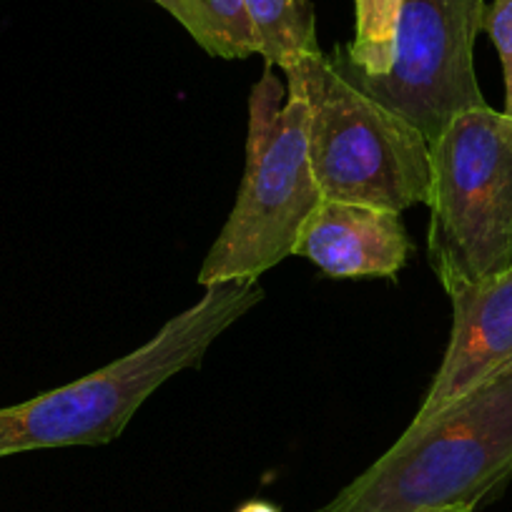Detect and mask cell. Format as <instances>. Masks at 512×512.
Instances as JSON below:
<instances>
[{
    "instance_id": "1",
    "label": "cell",
    "mask_w": 512,
    "mask_h": 512,
    "mask_svg": "<svg viewBox=\"0 0 512 512\" xmlns=\"http://www.w3.org/2000/svg\"><path fill=\"white\" fill-rule=\"evenodd\" d=\"M262 299L259 282L216 284L126 357L26 402L0 407V457L118 440L161 384L201 367L211 344Z\"/></svg>"
},
{
    "instance_id": "2",
    "label": "cell",
    "mask_w": 512,
    "mask_h": 512,
    "mask_svg": "<svg viewBox=\"0 0 512 512\" xmlns=\"http://www.w3.org/2000/svg\"><path fill=\"white\" fill-rule=\"evenodd\" d=\"M512 477V367L425 417L314 512H417L500 495Z\"/></svg>"
},
{
    "instance_id": "3",
    "label": "cell",
    "mask_w": 512,
    "mask_h": 512,
    "mask_svg": "<svg viewBox=\"0 0 512 512\" xmlns=\"http://www.w3.org/2000/svg\"><path fill=\"white\" fill-rule=\"evenodd\" d=\"M322 191L309 161V101L294 76L282 86L267 66L249 96L246 164L236 204L199 269L204 289L254 284L294 256Z\"/></svg>"
},
{
    "instance_id": "4",
    "label": "cell",
    "mask_w": 512,
    "mask_h": 512,
    "mask_svg": "<svg viewBox=\"0 0 512 512\" xmlns=\"http://www.w3.org/2000/svg\"><path fill=\"white\" fill-rule=\"evenodd\" d=\"M427 259L442 289L512 269V116L490 106L430 141Z\"/></svg>"
},
{
    "instance_id": "5",
    "label": "cell",
    "mask_w": 512,
    "mask_h": 512,
    "mask_svg": "<svg viewBox=\"0 0 512 512\" xmlns=\"http://www.w3.org/2000/svg\"><path fill=\"white\" fill-rule=\"evenodd\" d=\"M284 76L309 101V161L322 199L405 211L430 199V141L317 53Z\"/></svg>"
},
{
    "instance_id": "6",
    "label": "cell",
    "mask_w": 512,
    "mask_h": 512,
    "mask_svg": "<svg viewBox=\"0 0 512 512\" xmlns=\"http://www.w3.org/2000/svg\"><path fill=\"white\" fill-rule=\"evenodd\" d=\"M485 11V0H402L390 73L364 78L334 66L435 141L452 118L487 106L475 73Z\"/></svg>"
},
{
    "instance_id": "7",
    "label": "cell",
    "mask_w": 512,
    "mask_h": 512,
    "mask_svg": "<svg viewBox=\"0 0 512 512\" xmlns=\"http://www.w3.org/2000/svg\"><path fill=\"white\" fill-rule=\"evenodd\" d=\"M452 332L415 417H425L512 367V269L447 292Z\"/></svg>"
},
{
    "instance_id": "8",
    "label": "cell",
    "mask_w": 512,
    "mask_h": 512,
    "mask_svg": "<svg viewBox=\"0 0 512 512\" xmlns=\"http://www.w3.org/2000/svg\"><path fill=\"white\" fill-rule=\"evenodd\" d=\"M410 249L400 211L322 199L304 224L294 254L329 279H397Z\"/></svg>"
},
{
    "instance_id": "9",
    "label": "cell",
    "mask_w": 512,
    "mask_h": 512,
    "mask_svg": "<svg viewBox=\"0 0 512 512\" xmlns=\"http://www.w3.org/2000/svg\"><path fill=\"white\" fill-rule=\"evenodd\" d=\"M244 8L256 38V56L269 68L287 73L322 53L309 0H244Z\"/></svg>"
},
{
    "instance_id": "10",
    "label": "cell",
    "mask_w": 512,
    "mask_h": 512,
    "mask_svg": "<svg viewBox=\"0 0 512 512\" xmlns=\"http://www.w3.org/2000/svg\"><path fill=\"white\" fill-rule=\"evenodd\" d=\"M169 11L209 56L244 61L256 53V38L244 0H154Z\"/></svg>"
},
{
    "instance_id": "11",
    "label": "cell",
    "mask_w": 512,
    "mask_h": 512,
    "mask_svg": "<svg viewBox=\"0 0 512 512\" xmlns=\"http://www.w3.org/2000/svg\"><path fill=\"white\" fill-rule=\"evenodd\" d=\"M400 11L402 0H354V38L329 53L332 61L354 76L390 73Z\"/></svg>"
},
{
    "instance_id": "12",
    "label": "cell",
    "mask_w": 512,
    "mask_h": 512,
    "mask_svg": "<svg viewBox=\"0 0 512 512\" xmlns=\"http://www.w3.org/2000/svg\"><path fill=\"white\" fill-rule=\"evenodd\" d=\"M482 31L490 36L505 76V113L512 116V0H492Z\"/></svg>"
},
{
    "instance_id": "13",
    "label": "cell",
    "mask_w": 512,
    "mask_h": 512,
    "mask_svg": "<svg viewBox=\"0 0 512 512\" xmlns=\"http://www.w3.org/2000/svg\"><path fill=\"white\" fill-rule=\"evenodd\" d=\"M236 512H282V507L269 500H246L244 505L236 507Z\"/></svg>"
},
{
    "instance_id": "14",
    "label": "cell",
    "mask_w": 512,
    "mask_h": 512,
    "mask_svg": "<svg viewBox=\"0 0 512 512\" xmlns=\"http://www.w3.org/2000/svg\"><path fill=\"white\" fill-rule=\"evenodd\" d=\"M417 512H475V507L470 505H445V507H425V510Z\"/></svg>"
}]
</instances>
